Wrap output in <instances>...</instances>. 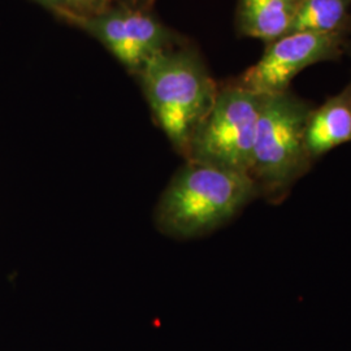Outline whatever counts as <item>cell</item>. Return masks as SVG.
Instances as JSON below:
<instances>
[{
    "label": "cell",
    "mask_w": 351,
    "mask_h": 351,
    "mask_svg": "<svg viewBox=\"0 0 351 351\" xmlns=\"http://www.w3.org/2000/svg\"><path fill=\"white\" fill-rule=\"evenodd\" d=\"M258 198L250 176L186 160L164 189L154 223L167 237L199 239L232 221Z\"/></svg>",
    "instance_id": "1"
},
{
    "label": "cell",
    "mask_w": 351,
    "mask_h": 351,
    "mask_svg": "<svg viewBox=\"0 0 351 351\" xmlns=\"http://www.w3.org/2000/svg\"><path fill=\"white\" fill-rule=\"evenodd\" d=\"M138 75L158 125L185 158L190 141L213 107L219 85L201 55L186 47L159 52Z\"/></svg>",
    "instance_id": "2"
},
{
    "label": "cell",
    "mask_w": 351,
    "mask_h": 351,
    "mask_svg": "<svg viewBox=\"0 0 351 351\" xmlns=\"http://www.w3.org/2000/svg\"><path fill=\"white\" fill-rule=\"evenodd\" d=\"M313 108L290 90L263 95L249 171L259 198L280 204L314 165L306 146Z\"/></svg>",
    "instance_id": "3"
},
{
    "label": "cell",
    "mask_w": 351,
    "mask_h": 351,
    "mask_svg": "<svg viewBox=\"0 0 351 351\" xmlns=\"http://www.w3.org/2000/svg\"><path fill=\"white\" fill-rule=\"evenodd\" d=\"M263 95L229 82L190 141L185 159L249 175Z\"/></svg>",
    "instance_id": "4"
},
{
    "label": "cell",
    "mask_w": 351,
    "mask_h": 351,
    "mask_svg": "<svg viewBox=\"0 0 351 351\" xmlns=\"http://www.w3.org/2000/svg\"><path fill=\"white\" fill-rule=\"evenodd\" d=\"M350 33L290 32L267 45L259 62L237 80L258 95L290 90L291 81L314 64L333 62L351 51Z\"/></svg>",
    "instance_id": "5"
},
{
    "label": "cell",
    "mask_w": 351,
    "mask_h": 351,
    "mask_svg": "<svg viewBox=\"0 0 351 351\" xmlns=\"http://www.w3.org/2000/svg\"><path fill=\"white\" fill-rule=\"evenodd\" d=\"M101 40L113 56L133 73L159 52L173 47V34L150 13L130 7L110 8L93 16L58 13Z\"/></svg>",
    "instance_id": "6"
},
{
    "label": "cell",
    "mask_w": 351,
    "mask_h": 351,
    "mask_svg": "<svg viewBox=\"0 0 351 351\" xmlns=\"http://www.w3.org/2000/svg\"><path fill=\"white\" fill-rule=\"evenodd\" d=\"M351 141V81L339 94L314 107L306 124V146L313 162Z\"/></svg>",
    "instance_id": "7"
},
{
    "label": "cell",
    "mask_w": 351,
    "mask_h": 351,
    "mask_svg": "<svg viewBox=\"0 0 351 351\" xmlns=\"http://www.w3.org/2000/svg\"><path fill=\"white\" fill-rule=\"evenodd\" d=\"M303 0H237L236 24L243 37L265 45L293 32Z\"/></svg>",
    "instance_id": "8"
},
{
    "label": "cell",
    "mask_w": 351,
    "mask_h": 351,
    "mask_svg": "<svg viewBox=\"0 0 351 351\" xmlns=\"http://www.w3.org/2000/svg\"><path fill=\"white\" fill-rule=\"evenodd\" d=\"M293 32L351 33V0H303Z\"/></svg>",
    "instance_id": "9"
},
{
    "label": "cell",
    "mask_w": 351,
    "mask_h": 351,
    "mask_svg": "<svg viewBox=\"0 0 351 351\" xmlns=\"http://www.w3.org/2000/svg\"><path fill=\"white\" fill-rule=\"evenodd\" d=\"M111 3L112 0H65L63 11L77 16H93L110 10Z\"/></svg>",
    "instance_id": "10"
},
{
    "label": "cell",
    "mask_w": 351,
    "mask_h": 351,
    "mask_svg": "<svg viewBox=\"0 0 351 351\" xmlns=\"http://www.w3.org/2000/svg\"><path fill=\"white\" fill-rule=\"evenodd\" d=\"M37 1L42 5H45L46 8L53 11L56 14L60 11H63L64 5H65V0H37Z\"/></svg>",
    "instance_id": "11"
},
{
    "label": "cell",
    "mask_w": 351,
    "mask_h": 351,
    "mask_svg": "<svg viewBox=\"0 0 351 351\" xmlns=\"http://www.w3.org/2000/svg\"><path fill=\"white\" fill-rule=\"evenodd\" d=\"M149 1H151V0H149Z\"/></svg>",
    "instance_id": "12"
}]
</instances>
